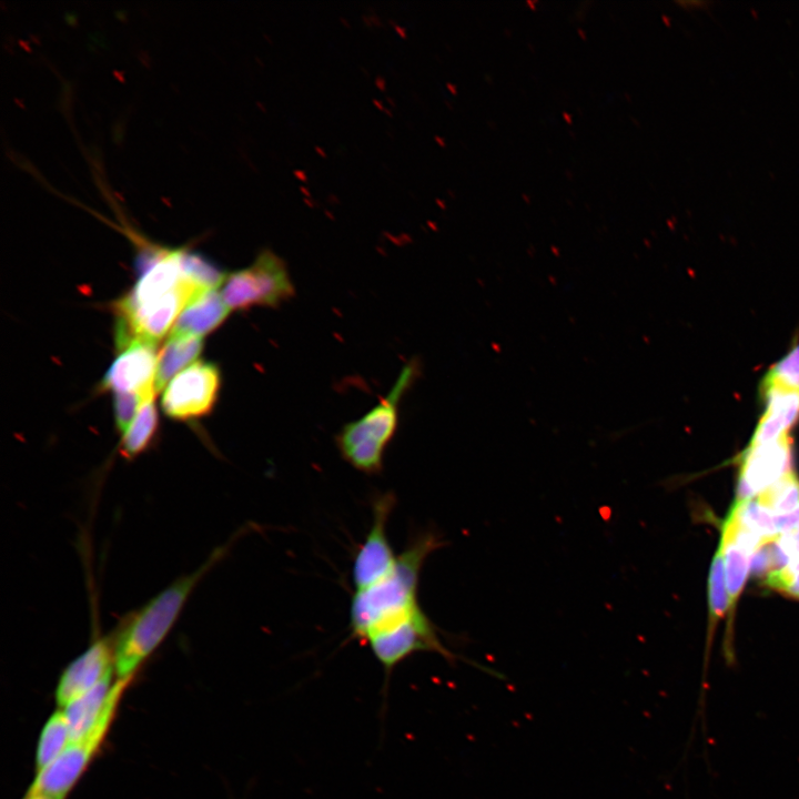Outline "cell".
I'll return each mask as SVG.
<instances>
[{"label": "cell", "mask_w": 799, "mask_h": 799, "mask_svg": "<svg viewBox=\"0 0 799 799\" xmlns=\"http://www.w3.org/2000/svg\"><path fill=\"white\" fill-rule=\"evenodd\" d=\"M442 546L443 540L433 532L416 535L397 555L395 566L385 577L354 591L350 606L353 638L364 644L372 634L422 610L419 575L429 554Z\"/></svg>", "instance_id": "6da1fadb"}, {"label": "cell", "mask_w": 799, "mask_h": 799, "mask_svg": "<svg viewBox=\"0 0 799 799\" xmlns=\"http://www.w3.org/2000/svg\"><path fill=\"white\" fill-rule=\"evenodd\" d=\"M226 550V546L215 549L199 568L170 584L123 623L113 638L119 679L133 678L172 629L196 585Z\"/></svg>", "instance_id": "7a4b0ae2"}, {"label": "cell", "mask_w": 799, "mask_h": 799, "mask_svg": "<svg viewBox=\"0 0 799 799\" xmlns=\"http://www.w3.org/2000/svg\"><path fill=\"white\" fill-rule=\"evenodd\" d=\"M419 368L417 360L407 362L378 404L345 424L336 434L335 444L341 456L356 471L366 475L383 471L386 448L398 427L401 403L418 377Z\"/></svg>", "instance_id": "3957f363"}, {"label": "cell", "mask_w": 799, "mask_h": 799, "mask_svg": "<svg viewBox=\"0 0 799 799\" xmlns=\"http://www.w3.org/2000/svg\"><path fill=\"white\" fill-rule=\"evenodd\" d=\"M132 679L114 681L110 700L94 728L83 738L71 741L55 760L38 771L27 792L65 799L102 747Z\"/></svg>", "instance_id": "277c9868"}, {"label": "cell", "mask_w": 799, "mask_h": 799, "mask_svg": "<svg viewBox=\"0 0 799 799\" xmlns=\"http://www.w3.org/2000/svg\"><path fill=\"white\" fill-rule=\"evenodd\" d=\"M222 285V299L231 311L276 309L295 295L285 261L267 249L249 266L226 275Z\"/></svg>", "instance_id": "5b68a950"}, {"label": "cell", "mask_w": 799, "mask_h": 799, "mask_svg": "<svg viewBox=\"0 0 799 799\" xmlns=\"http://www.w3.org/2000/svg\"><path fill=\"white\" fill-rule=\"evenodd\" d=\"M364 644L383 667L384 695L394 668L415 653H436L451 663L457 658L441 641L435 625L423 610L372 634Z\"/></svg>", "instance_id": "8992f818"}, {"label": "cell", "mask_w": 799, "mask_h": 799, "mask_svg": "<svg viewBox=\"0 0 799 799\" xmlns=\"http://www.w3.org/2000/svg\"><path fill=\"white\" fill-rule=\"evenodd\" d=\"M221 385L222 375L216 364L195 362L169 382L161 397L162 409L176 421L204 417L213 411Z\"/></svg>", "instance_id": "52a82bcc"}, {"label": "cell", "mask_w": 799, "mask_h": 799, "mask_svg": "<svg viewBox=\"0 0 799 799\" xmlns=\"http://www.w3.org/2000/svg\"><path fill=\"white\" fill-rule=\"evenodd\" d=\"M394 506L393 493L387 492L374 498L372 525L353 560L352 580L355 590L374 585L396 564L397 555L391 546L386 530Z\"/></svg>", "instance_id": "ba28073f"}, {"label": "cell", "mask_w": 799, "mask_h": 799, "mask_svg": "<svg viewBox=\"0 0 799 799\" xmlns=\"http://www.w3.org/2000/svg\"><path fill=\"white\" fill-rule=\"evenodd\" d=\"M792 456L789 436L763 444L748 445L741 454L736 500L754 499L792 473Z\"/></svg>", "instance_id": "9c48e42d"}, {"label": "cell", "mask_w": 799, "mask_h": 799, "mask_svg": "<svg viewBox=\"0 0 799 799\" xmlns=\"http://www.w3.org/2000/svg\"><path fill=\"white\" fill-rule=\"evenodd\" d=\"M114 669L113 639H95L81 655L63 670L55 688V701L63 708L88 692L103 679L112 676Z\"/></svg>", "instance_id": "30bf717a"}, {"label": "cell", "mask_w": 799, "mask_h": 799, "mask_svg": "<svg viewBox=\"0 0 799 799\" xmlns=\"http://www.w3.org/2000/svg\"><path fill=\"white\" fill-rule=\"evenodd\" d=\"M156 345L134 342L120 351L105 372L100 387L114 393H138L155 396Z\"/></svg>", "instance_id": "8fae6325"}, {"label": "cell", "mask_w": 799, "mask_h": 799, "mask_svg": "<svg viewBox=\"0 0 799 799\" xmlns=\"http://www.w3.org/2000/svg\"><path fill=\"white\" fill-rule=\"evenodd\" d=\"M765 411L749 445L768 443L789 436L799 422V390L762 383Z\"/></svg>", "instance_id": "7c38bea8"}, {"label": "cell", "mask_w": 799, "mask_h": 799, "mask_svg": "<svg viewBox=\"0 0 799 799\" xmlns=\"http://www.w3.org/2000/svg\"><path fill=\"white\" fill-rule=\"evenodd\" d=\"M230 312L216 290L202 292L182 310L171 333L203 337L221 326Z\"/></svg>", "instance_id": "4fadbf2b"}, {"label": "cell", "mask_w": 799, "mask_h": 799, "mask_svg": "<svg viewBox=\"0 0 799 799\" xmlns=\"http://www.w3.org/2000/svg\"><path fill=\"white\" fill-rule=\"evenodd\" d=\"M113 685L112 676H109L94 688L61 708L65 715L72 741L83 738L94 728L107 708Z\"/></svg>", "instance_id": "5bb4252c"}, {"label": "cell", "mask_w": 799, "mask_h": 799, "mask_svg": "<svg viewBox=\"0 0 799 799\" xmlns=\"http://www.w3.org/2000/svg\"><path fill=\"white\" fill-rule=\"evenodd\" d=\"M202 348V337L171 333L158 355L155 393L161 392L178 372L193 362L201 354Z\"/></svg>", "instance_id": "9a60e30c"}, {"label": "cell", "mask_w": 799, "mask_h": 799, "mask_svg": "<svg viewBox=\"0 0 799 799\" xmlns=\"http://www.w3.org/2000/svg\"><path fill=\"white\" fill-rule=\"evenodd\" d=\"M154 397L146 398L128 429L122 434L120 453L132 459L145 452L153 443L159 428V415Z\"/></svg>", "instance_id": "2e32d148"}, {"label": "cell", "mask_w": 799, "mask_h": 799, "mask_svg": "<svg viewBox=\"0 0 799 799\" xmlns=\"http://www.w3.org/2000/svg\"><path fill=\"white\" fill-rule=\"evenodd\" d=\"M72 741L69 725L62 709L54 711L45 721L36 750V771L55 760Z\"/></svg>", "instance_id": "e0dca14e"}, {"label": "cell", "mask_w": 799, "mask_h": 799, "mask_svg": "<svg viewBox=\"0 0 799 799\" xmlns=\"http://www.w3.org/2000/svg\"><path fill=\"white\" fill-rule=\"evenodd\" d=\"M719 549L724 559L726 586L730 599V610L734 611L736 603L744 589L750 573L751 553L736 542L721 536Z\"/></svg>", "instance_id": "ac0fdd59"}, {"label": "cell", "mask_w": 799, "mask_h": 799, "mask_svg": "<svg viewBox=\"0 0 799 799\" xmlns=\"http://www.w3.org/2000/svg\"><path fill=\"white\" fill-rule=\"evenodd\" d=\"M757 500L773 515H787L799 509V478L792 472L757 496Z\"/></svg>", "instance_id": "d6986e66"}, {"label": "cell", "mask_w": 799, "mask_h": 799, "mask_svg": "<svg viewBox=\"0 0 799 799\" xmlns=\"http://www.w3.org/2000/svg\"><path fill=\"white\" fill-rule=\"evenodd\" d=\"M181 266L184 276L202 291L216 290L226 274L204 256L182 249Z\"/></svg>", "instance_id": "ffe728a7"}, {"label": "cell", "mask_w": 799, "mask_h": 799, "mask_svg": "<svg viewBox=\"0 0 799 799\" xmlns=\"http://www.w3.org/2000/svg\"><path fill=\"white\" fill-rule=\"evenodd\" d=\"M709 635L711 640L715 626L721 619L727 609L730 607V599L726 586L724 559L720 549L717 550L712 558L709 574Z\"/></svg>", "instance_id": "44dd1931"}, {"label": "cell", "mask_w": 799, "mask_h": 799, "mask_svg": "<svg viewBox=\"0 0 799 799\" xmlns=\"http://www.w3.org/2000/svg\"><path fill=\"white\" fill-rule=\"evenodd\" d=\"M762 383L799 390V343L770 367Z\"/></svg>", "instance_id": "7402d4cb"}, {"label": "cell", "mask_w": 799, "mask_h": 799, "mask_svg": "<svg viewBox=\"0 0 799 799\" xmlns=\"http://www.w3.org/2000/svg\"><path fill=\"white\" fill-rule=\"evenodd\" d=\"M152 397V396H150ZM149 397L138 393H115L114 395V418L115 426L120 433H124L134 417L141 404Z\"/></svg>", "instance_id": "603a6c76"}, {"label": "cell", "mask_w": 799, "mask_h": 799, "mask_svg": "<svg viewBox=\"0 0 799 799\" xmlns=\"http://www.w3.org/2000/svg\"><path fill=\"white\" fill-rule=\"evenodd\" d=\"M765 585L799 599V560L792 562L781 572L772 575Z\"/></svg>", "instance_id": "cb8c5ba5"}, {"label": "cell", "mask_w": 799, "mask_h": 799, "mask_svg": "<svg viewBox=\"0 0 799 799\" xmlns=\"http://www.w3.org/2000/svg\"><path fill=\"white\" fill-rule=\"evenodd\" d=\"M780 538L792 558L799 560V524L790 532L781 534Z\"/></svg>", "instance_id": "d4e9b609"}, {"label": "cell", "mask_w": 799, "mask_h": 799, "mask_svg": "<svg viewBox=\"0 0 799 799\" xmlns=\"http://www.w3.org/2000/svg\"><path fill=\"white\" fill-rule=\"evenodd\" d=\"M22 799H54V798L27 792Z\"/></svg>", "instance_id": "484cf974"}]
</instances>
